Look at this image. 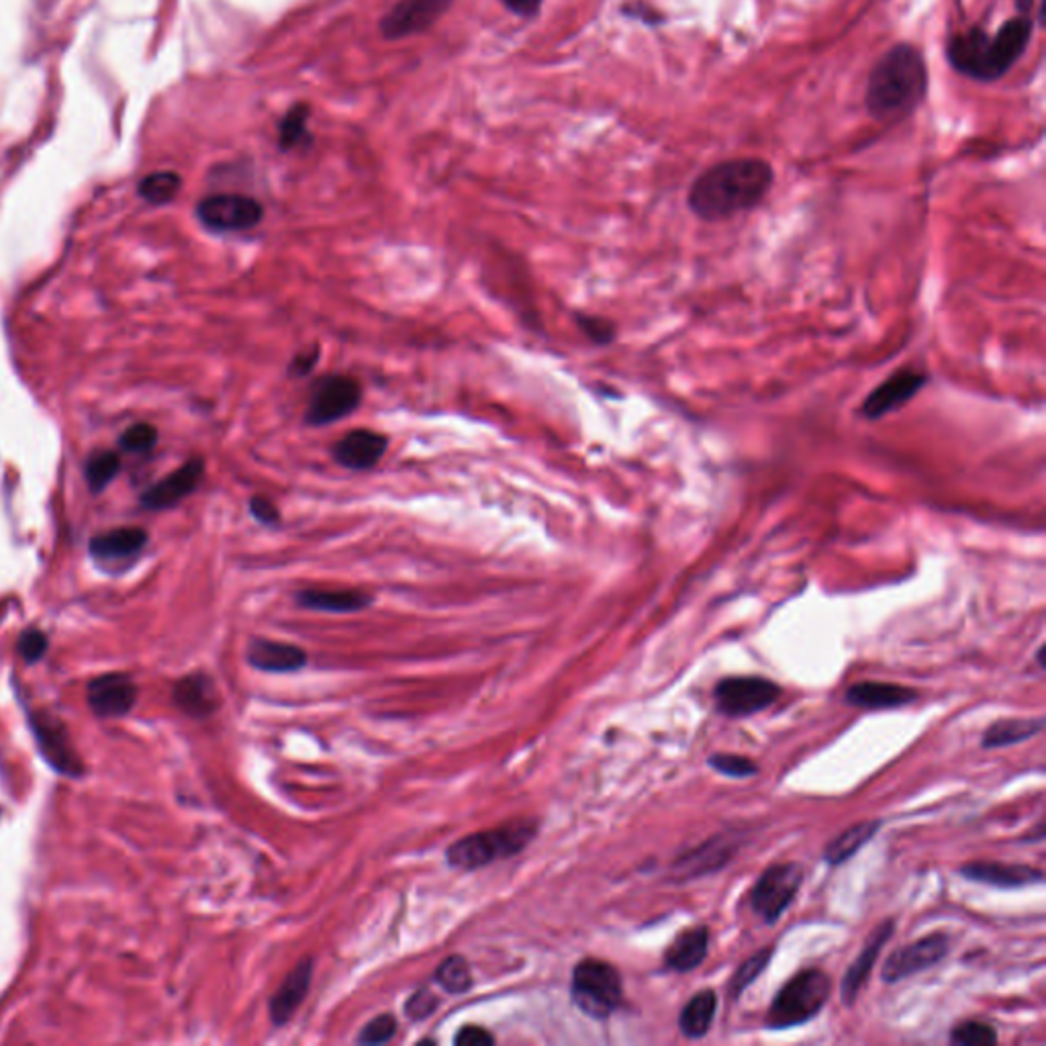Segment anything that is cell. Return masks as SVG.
Here are the masks:
<instances>
[{
  "label": "cell",
  "mask_w": 1046,
  "mask_h": 1046,
  "mask_svg": "<svg viewBox=\"0 0 1046 1046\" xmlns=\"http://www.w3.org/2000/svg\"><path fill=\"white\" fill-rule=\"evenodd\" d=\"M894 920L881 922L877 929L871 932L869 941L862 946L861 955L846 969L843 985H840V996H843L844 1006H852V1004L857 1001V996H859L864 981L871 975V971H873V967H875V962H877L883 946L887 945L889 938L894 936Z\"/></svg>",
  "instance_id": "9a60e30c"
},
{
  "label": "cell",
  "mask_w": 1046,
  "mask_h": 1046,
  "mask_svg": "<svg viewBox=\"0 0 1046 1046\" xmlns=\"http://www.w3.org/2000/svg\"><path fill=\"white\" fill-rule=\"evenodd\" d=\"M397 1034V1018L390 1013L376 1016L358 1036L360 1045H385Z\"/></svg>",
  "instance_id": "f35d334b"
},
{
  "label": "cell",
  "mask_w": 1046,
  "mask_h": 1046,
  "mask_svg": "<svg viewBox=\"0 0 1046 1046\" xmlns=\"http://www.w3.org/2000/svg\"><path fill=\"white\" fill-rule=\"evenodd\" d=\"M881 827V820H864L855 826L846 827L840 836L832 838L824 848V861L830 867H840L843 862L852 859L862 846L871 843Z\"/></svg>",
  "instance_id": "4316f807"
},
{
  "label": "cell",
  "mask_w": 1046,
  "mask_h": 1046,
  "mask_svg": "<svg viewBox=\"0 0 1046 1046\" xmlns=\"http://www.w3.org/2000/svg\"><path fill=\"white\" fill-rule=\"evenodd\" d=\"M174 701L188 715L204 718L217 709V693L213 681L207 675L185 676L174 687Z\"/></svg>",
  "instance_id": "d4e9b609"
},
{
  "label": "cell",
  "mask_w": 1046,
  "mask_h": 1046,
  "mask_svg": "<svg viewBox=\"0 0 1046 1046\" xmlns=\"http://www.w3.org/2000/svg\"><path fill=\"white\" fill-rule=\"evenodd\" d=\"M771 959H773V948H771V946H764V948H760L759 952H755L752 957H748V959L738 967V971L734 973V977L730 979V985H727L730 997H732V999H738V997L743 996L744 989L750 987V985L762 975V971L769 967Z\"/></svg>",
  "instance_id": "1f68e13d"
},
{
  "label": "cell",
  "mask_w": 1046,
  "mask_h": 1046,
  "mask_svg": "<svg viewBox=\"0 0 1046 1046\" xmlns=\"http://www.w3.org/2000/svg\"><path fill=\"white\" fill-rule=\"evenodd\" d=\"M436 981L452 996L466 994L473 987L471 964L464 957L452 955L439 964L438 971H436Z\"/></svg>",
  "instance_id": "4dcf8cb0"
},
{
  "label": "cell",
  "mask_w": 1046,
  "mask_h": 1046,
  "mask_svg": "<svg viewBox=\"0 0 1046 1046\" xmlns=\"http://www.w3.org/2000/svg\"><path fill=\"white\" fill-rule=\"evenodd\" d=\"M926 90L929 70L922 51L911 43H897L871 70L864 107L879 121L908 117L924 101Z\"/></svg>",
  "instance_id": "3957f363"
},
{
  "label": "cell",
  "mask_w": 1046,
  "mask_h": 1046,
  "mask_svg": "<svg viewBox=\"0 0 1046 1046\" xmlns=\"http://www.w3.org/2000/svg\"><path fill=\"white\" fill-rule=\"evenodd\" d=\"M454 1043L460 1046H489L495 1043V1036L481 1026H464L456 1034Z\"/></svg>",
  "instance_id": "7bdbcfd3"
},
{
  "label": "cell",
  "mask_w": 1046,
  "mask_h": 1046,
  "mask_svg": "<svg viewBox=\"0 0 1046 1046\" xmlns=\"http://www.w3.org/2000/svg\"><path fill=\"white\" fill-rule=\"evenodd\" d=\"M576 323L583 329V334L597 346H608L615 339V325L609 320L593 317V315H578Z\"/></svg>",
  "instance_id": "ab89813d"
},
{
  "label": "cell",
  "mask_w": 1046,
  "mask_h": 1046,
  "mask_svg": "<svg viewBox=\"0 0 1046 1046\" xmlns=\"http://www.w3.org/2000/svg\"><path fill=\"white\" fill-rule=\"evenodd\" d=\"M158 441V429L150 425V423H136L132 425L123 436H121V448L125 452H134V454H144V452H150L153 446Z\"/></svg>",
  "instance_id": "8d00e7d4"
},
{
  "label": "cell",
  "mask_w": 1046,
  "mask_h": 1046,
  "mask_svg": "<svg viewBox=\"0 0 1046 1046\" xmlns=\"http://www.w3.org/2000/svg\"><path fill=\"white\" fill-rule=\"evenodd\" d=\"M715 1010H718L715 992H713V989H701V992H697V994L689 999V1004H685V1008L681 1010L678 1029H681V1032H683L687 1038H692V1041L703 1038V1036L708 1034L709 1029H711V1024H713Z\"/></svg>",
  "instance_id": "83f0119b"
},
{
  "label": "cell",
  "mask_w": 1046,
  "mask_h": 1046,
  "mask_svg": "<svg viewBox=\"0 0 1046 1046\" xmlns=\"http://www.w3.org/2000/svg\"><path fill=\"white\" fill-rule=\"evenodd\" d=\"M709 767L715 769L718 773L722 775L732 776V779H746V776L757 775L759 773V767L757 762H752L746 757H736V755H713L709 757Z\"/></svg>",
  "instance_id": "74e56055"
},
{
  "label": "cell",
  "mask_w": 1046,
  "mask_h": 1046,
  "mask_svg": "<svg viewBox=\"0 0 1046 1046\" xmlns=\"http://www.w3.org/2000/svg\"><path fill=\"white\" fill-rule=\"evenodd\" d=\"M1034 17L1020 11L1018 17L1006 21L996 34L983 27H971L952 35L946 43L950 66L975 83H997L1018 64L1032 39Z\"/></svg>",
  "instance_id": "7a4b0ae2"
},
{
  "label": "cell",
  "mask_w": 1046,
  "mask_h": 1046,
  "mask_svg": "<svg viewBox=\"0 0 1046 1046\" xmlns=\"http://www.w3.org/2000/svg\"><path fill=\"white\" fill-rule=\"evenodd\" d=\"M1045 730V718L1034 720H999L985 730L983 748H1006L1012 744L1024 743Z\"/></svg>",
  "instance_id": "f546056e"
},
{
  "label": "cell",
  "mask_w": 1046,
  "mask_h": 1046,
  "mask_svg": "<svg viewBox=\"0 0 1046 1046\" xmlns=\"http://www.w3.org/2000/svg\"><path fill=\"white\" fill-rule=\"evenodd\" d=\"M250 511L258 522L266 523V525L281 522V511L266 497H252Z\"/></svg>",
  "instance_id": "ee69618b"
},
{
  "label": "cell",
  "mask_w": 1046,
  "mask_h": 1046,
  "mask_svg": "<svg viewBox=\"0 0 1046 1046\" xmlns=\"http://www.w3.org/2000/svg\"><path fill=\"white\" fill-rule=\"evenodd\" d=\"M311 977H313V961L304 959L295 967V971L283 981L278 992L272 996L271 1018L276 1026L287 1024L299 1010L311 987Z\"/></svg>",
  "instance_id": "7402d4cb"
},
{
  "label": "cell",
  "mask_w": 1046,
  "mask_h": 1046,
  "mask_svg": "<svg viewBox=\"0 0 1046 1046\" xmlns=\"http://www.w3.org/2000/svg\"><path fill=\"white\" fill-rule=\"evenodd\" d=\"M387 444V438L376 432L354 429L334 446V458L346 469L369 471L385 456Z\"/></svg>",
  "instance_id": "ac0fdd59"
},
{
  "label": "cell",
  "mask_w": 1046,
  "mask_h": 1046,
  "mask_svg": "<svg viewBox=\"0 0 1046 1046\" xmlns=\"http://www.w3.org/2000/svg\"><path fill=\"white\" fill-rule=\"evenodd\" d=\"M315 360H317V352L309 356L303 352V354L299 356V358L292 362V372H295V374H307V372L313 369Z\"/></svg>",
  "instance_id": "bcb514c9"
},
{
  "label": "cell",
  "mask_w": 1046,
  "mask_h": 1046,
  "mask_svg": "<svg viewBox=\"0 0 1046 1046\" xmlns=\"http://www.w3.org/2000/svg\"><path fill=\"white\" fill-rule=\"evenodd\" d=\"M148 534L141 527H117L90 540V555L99 562H127L144 550Z\"/></svg>",
  "instance_id": "44dd1931"
},
{
  "label": "cell",
  "mask_w": 1046,
  "mask_h": 1046,
  "mask_svg": "<svg viewBox=\"0 0 1046 1046\" xmlns=\"http://www.w3.org/2000/svg\"><path fill=\"white\" fill-rule=\"evenodd\" d=\"M452 0H399L381 23V32L388 39H401L422 34L438 21Z\"/></svg>",
  "instance_id": "4fadbf2b"
},
{
  "label": "cell",
  "mask_w": 1046,
  "mask_h": 1046,
  "mask_svg": "<svg viewBox=\"0 0 1046 1046\" xmlns=\"http://www.w3.org/2000/svg\"><path fill=\"white\" fill-rule=\"evenodd\" d=\"M779 697L781 687L764 676H726L713 689L718 711L736 720L771 708Z\"/></svg>",
  "instance_id": "52a82bcc"
},
{
  "label": "cell",
  "mask_w": 1046,
  "mask_h": 1046,
  "mask_svg": "<svg viewBox=\"0 0 1046 1046\" xmlns=\"http://www.w3.org/2000/svg\"><path fill=\"white\" fill-rule=\"evenodd\" d=\"M48 650V638L43 632L39 630H27L21 634L18 638V655L27 662H35V660L41 659L43 652Z\"/></svg>",
  "instance_id": "b9f144b4"
},
{
  "label": "cell",
  "mask_w": 1046,
  "mask_h": 1046,
  "mask_svg": "<svg viewBox=\"0 0 1046 1046\" xmlns=\"http://www.w3.org/2000/svg\"><path fill=\"white\" fill-rule=\"evenodd\" d=\"M538 824L532 820H518L503 826L476 832L452 844L446 852L448 862L456 869H481L490 862L501 861L522 852L536 836Z\"/></svg>",
  "instance_id": "5b68a950"
},
{
  "label": "cell",
  "mask_w": 1046,
  "mask_h": 1046,
  "mask_svg": "<svg viewBox=\"0 0 1046 1046\" xmlns=\"http://www.w3.org/2000/svg\"><path fill=\"white\" fill-rule=\"evenodd\" d=\"M916 699H918V692H913L910 687L894 685V683H877V681L857 683L844 693V701L848 706L862 709L906 708Z\"/></svg>",
  "instance_id": "d6986e66"
},
{
  "label": "cell",
  "mask_w": 1046,
  "mask_h": 1046,
  "mask_svg": "<svg viewBox=\"0 0 1046 1046\" xmlns=\"http://www.w3.org/2000/svg\"><path fill=\"white\" fill-rule=\"evenodd\" d=\"M708 950V926H693L683 930L664 950V964L676 973H689L706 961Z\"/></svg>",
  "instance_id": "cb8c5ba5"
},
{
  "label": "cell",
  "mask_w": 1046,
  "mask_h": 1046,
  "mask_svg": "<svg viewBox=\"0 0 1046 1046\" xmlns=\"http://www.w3.org/2000/svg\"><path fill=\"white\" fill-rule=\"evenodd\" d=\"M250 664L269 673H295L307 664V652L287 642L256 638L248 648Z\"/></svg>",
  "instance_id": "ffe728a7"
},
{
  "label": "cell",
  "mask_w": 1046,
  "mask_h": 1046,
  "mask_svg": "<svg viewBox=\"0 0 1046 1046\" xmlns=\"http://www.w3.org/2000/svg\"><path fill=\"white\" fill-rule=\"evenodd\" d=\"M307 121H309V109L307 104H297L292 107L287 113V117L283 119L281 123V134H278V144L283 150H292L295 146L303 144L304 137H307Z\"/></svg>",
  "instance_id": "e575fe53"
},
{
  "label": "cell",
  "mask_w": 1046,
  "mask_h": 1046,
  "mask_svg": "<svg viewBox=\"0 0 1046 1046\" xmlns=\"http://www.w3.org/2000/svg\"><path fill=\"white\" fill-rule=\"evenodd\" d=\"M734 843L724 836H715L708 843L693 848L692 852L681 855L675 862V871L681 877H701L722 869L734 857Z\"/></svg>",
  "instance_id": "603a6c76"
},
{
  "label": "cell",
  "mask_w": 1046,
  "mask_h": 1046,
  "mask_svg": "<svg viewBox=\"0 0 1046 1046\" xmlns=\"http://www.w3.org/2000/svg\"><path fill=\"white\" fill-rule=\"evenodd\" d=\"M832 994V981L820 969H806L789 979L776 994L764 1026L789 1030L813 1020L824 1010Z\"/></svg>",
  "instance_id": "277c9868"
},
{
  "label": "cell",
  "mask_w": 1046,
  "mask_h": 1046,
  "mask_svg": "<svg viewBox=\"0 0 1046 1046\" xmlns=\"http://www.w3.org/2000/svg\"><path fill=\"white\" fill-rule=\"evenodd\" d=\"M946 955H948V936L943 932L929 934L911 945L895 950L883 964V981L897 983L911 975H918L930 967L938 964Z\"/></svg>",
  "instance_id": "7c38bea8"
},
{
  "label": "cell",
  "mask_w": 1046,
  "mask_h": 1046,
  "mask_svg": "<svg viewBox=\"0 0 1046 1046\" xmlns=\"http://www.w3.org/2000/svg\"><path fill=\"white\" fill-rule=\"evenodd\" d=\"M501 2L520 17H534L541 7V0H501Z\"/></svg>",
  "instance_id": "f6af8a7d"
},
{
  "label": "cell",
  "mask_w": 1046,
  "mask_h": 1046,
  "mask_svg": "<svg viewBox=\"0 0 1046 1046\" xmlns=\"http://www.w3.org/2000/svg\"><path fill=\"white\" fill-rule=\"evenodd\" d=\"M950 1041L962 1046H992L997 1043V1032L985 1022L967 1020L952 1029Z\"/></svg>",
  "instance_id": "d590c367"
},
{
  "label": "cell",
  "mask_w": 1046,
  "mask_h": 1046,
  "mask_svg": "<svg viewBox=\"0 0 1046 1046\" xmlns=\"http://www.w3.org/2000/svg\"><path fill=\"white\" fill-rule=\"evenodd\" d=\"M438 997L434 996L427 987H422L407 999L406 1013L411 1020H427L432 1013L438 1010Z\"/></svg>",
  "instance_id": "60d3db41"
},
{
  "label": "cell",
  "mask_w": 1046,
  "mask_h": 1046,
  "mask_svg": "<svg viewBox=\"0 0 1046 1046\" xmlns=\"http://www.w3.org/2000/svg\"><path fill=\"white\" fill-rule=\"evenodd\" d=\"M121 469V460L115 452H97L86 460L85 476L88 487L95 490H102L115 476Z\"/></svg>",
  "instance_id": "836d02e7"
},
{
  "label": "cell",
  "mask_w": 1046,
  "mask_h": 1046,
  "mask_svg": "<svg viewBox=\"0 0 1046 1046\" xmlns=\"http://www.w3.org/2000/svg\"><path fill=\"white\" fill-rule=\"evenodd\" d=\"M362 401V388L358 381L341 374L323 376L315 383L304 411V422L311 425H327L339 422L358 409Z\"/></svg>",
  "instance_id": "9c48e42d"
},
{
  "label": "cell",
  "mask_w": 1046,
  "mask_h": 1046,
  "mask_svg": "<svg viewBox=\"0 0 1046 1046\" xmlns=\"http://www.w3.org/2000/svg\"><path fill=\"white\" fill-rule=\"evenodd\" d=\"M137 689L127 675H104L88 687L90 709L101 718L125 715L136 703Z\"/></svg>",
  "instance_id": "2e32d148"
},
{
  "label": "cell",
  "mask_w": 1046,
  "mask_h": 1046,
  "mask_svg": "<svg viewBox=\"0 0 1046 1046\" xmlns=\"http://www.w3.org/2000/svg\"><path fill=\"white\" fill-rule=\"evenodd\" d=\"M297 603L301 608L329 611V613H352L369 608L372 603L371 595L362 592H346V589H304L297 593Z\"/></svg>",
  "instance_id": "484cf974"
},
{
  "label": "cell",
  "mask_w": 1046,
  "mask_h": 1046,
  "mask_svg": "<svg viewBox=\"0 0 1046 1046\" xmlns=\"http://www.w3.org/2000/svg\"><path fill=\"white\" fill-rule=\"evenodd\" d=\"M203 473V460L192 458V460L185 462L178 471L170 473L169 476H164L162 481H158L153 487L146 490L141 495V503L148 509H155V511L178 506L183 499H186L192 490L199 487Z\"/></svg>",
  "instance_id": "5bb4252c"
},
{
  "label": "cell",
  "mask_w": 1046,
  "mask_h": 1046,
  "mask_svg": "<svg viewBox=\"0 0 1046 1046\" xmlns=\"http://www.w3.org/2000/svg\"><path fill=\"white\" fill-rule=\"evenodd\" d=\"M801 881L804 869L799 862H779L760 875L750 895V904L764 924H775L783 911L792 906Z\"/></svg>",
  "instance_id": "ba28073f"
},
{
  "label": "cell",
  "mask_w": 1046,
  "mask_h": 1046,
  "mask_svg": "<svg viewBox=\"0 0 1046 1046\" xmlns=\"http://www.w3.org/2000/svg\"><path fill=\"white\" fill-rule=\"evenodd\" d=\"M203 225L215 232H246L264 217V207L244 195H213L197 207Z\"/></svg>",
  "instance_id": "30bf717a"
},
{
  "label": "cell",
  "mask_w": 1046,
  "mask_h": 1046,
  "mask_svg": "<svg viewBox=\"0 0 1046 1046\" xmlns=\"http://www.w3.org/2000/svg\"><path fill=\"white\" fill-rule=\"evenodd\" d=\"M183 186V180L174 172H153L146 176L139 185V195L153 204H164L172 201Z\"/></svg>",
  "instance_id": "d6a6232c"
},
{
  "label": "cell",
  "mask_w": 1046,
  "mask_h": 1046,
  "mask_svg": "<svg viewBox=\"0 0 1046 1046\" xmlns=\"http://www.w3.org/2000/svg\"><path fill=\"white\" fill-rule=\"evenodd\" d=\"M574 1006L595 1020H606L624 1001L620 971L601 959H583L574 967L571 985Z\"/></svg>",
  "instance_id": "8992f818"
},
{
  "label": "cell",
  "mask_w": 1046,
  "mask_h": 1046,
  "mask_svg": "<svg viewBox=\"0 0 1046 1046\" xmlns=\"http://www.w3.org/2000/svg\"><path fill=\"white\" fill-rule=\"evenodd\" d=\"M962 877L971 879L975 883L994 885L1001 889H1018L1026 885L1043 883L1045 873L1026 867V864H1008V862L973 861L961 867Z\"/></svg>",
  "instance_id": "e0dca14e"
},
{
  "label": "cell",
  "mask_w": 1046,
  "mask_h": 1046,
  "mask_svg": "<svg viewBox=\"0 0 1046 1046\" xmlns=\"http://www.w3.org/2000/svg\"><path fill=\"white\" fill-rule=\"evenodd\" d=\"M35 734H37L41 750L46 752V757L50 759L51 764L58 771L72 773V771L78 769V760H76L72 748L69 746V738H66L62 726L51 722V718L37 720L35 722Z\"/></svg>",
  "instance_id": "f1b7e54d"
},
{
  "label": "cell",
  "mask_w": 1046,
  "mask_h": 1046,
  "mask_svg": "<svg viewBox=\"0 0 1046 1046\" xmlns=\"http://www.w3.org/2000/svg\"><path fill=\"white\" fill-rule=\"evenodd\" d=\"M929 383L926 372L901 369L889 374L883 383L873 388L861 406V415L869 422H877L881 418L906 406Z\"/></svg>",
  "instance_id": "8fae6325"
},
{
  "label": "cell",
  "mask_w": 1046,
  "mask_h": 1046,
  "mask_svg": "<svg viewBox=\"0 0 1046 1046\" xmlns=\"http://www.w3.org/2000/svg\"><path fill=\"white\" fill-rule=\"evenodd\" d=\"M775 185V170L762 158H732L693 180L687 204L697 220L718 223L757 209Z\"/></svg>",
  "instance_id": "6da1fadb"
}]
</instances>
